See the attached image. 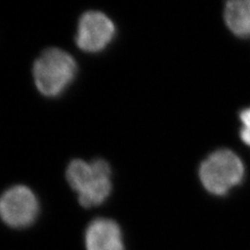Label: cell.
Segmentation results:
<instances>
[{
	"label": "cell",
	"instance_id": "cell-1",
	"mask_svg": "<svg viewBox=\"0 0 250 250\" xmlns=\"http://www.w3.org/2000/svg\"><path fill=\"white\" fill-rule=\"evenodd\" d=\"M66 177L83 208L103 205L112 192V170L104 159H96L91 163L73 160L67 168Z\"/></svg>",
	"mask_w": 250,
	"mask_h": 250
},
{
	"label": "cell",
	"instance_id": "cell-2",
	"mask_svg": "<svg viewBox=\"0 0 250 250\" xmlns=\"http://www.w3.org/2000/svg\"><path fill=\"white\" fill-rule=\"evenodd\" d=\"M37 88L46 97H58L75 80L77 64L72 56L60 48L46 49L33 68Z\"/></svg>",
	"mask_w": 250,
	"mask_h": 250
},
{
	"label": "cell",
	"instance_id": "cell-3",
	"mask_svg": "<svg viewBox=\"0 0 250 250\" xmlns=\"http://www.w3.org/2000/svg\"><path fill=\"white\" fill-rule=\"evenodd\" d=\"M245 174L244 164L229 149H218L201 163L199 178L205 189L215 195L224 196L241 184Z\"/></svg>",
	"mask_w": 250,
	"mask_h": 250
},
{
	"label": "cell",
	"instance_id": "cell-4",
	"mask_svg": "<svg viewBox=\"0 0 250 250\" xmlns=\"http://www.w3.org/2000/svg\"><path fill=\"white\" fill-rule=\"evenodd\" d=\"M40 213L36 194L25 186H14L0 196V219L10 228L26 229Z\"/></svg>",
	"mask_w": 250,
	"mask_h": 250
},
{
	"label": "cell",
	"instance_id": "cell-5",
	"mask_svg": "<svg viewBox=\"0 0 250 250\" xmlns=\"http://www.w3.org/2000/svg\"><path fill=\"white\" fill-rule=\"evenodd\" d=\"M115 36L116 26L105 14L89 11L78 21L75 42L83 51L95 53L105 49Z\"/></svg>",
	"mask_w": 250,
	"mask_h": 250
},
{
	"label": "cell",
	"instance_id": "cell-6",
	"mask_svg": "<svg viewBox=\"0 0 250 250\" xmlns=\"http://www.w3.org/2000/svg\"><path fill=\"white\" fill-rule=\"evenodd\" d=\"M84 245L87 250H125L119 224L107 218H97L88 225Z\"/></svg>",
	"mask_w": 250,
	"mask_h": 250
},
{
	"label": "cell",
	"instance_id": "cell-7",
	"mask_svg": "<svg viewBox=\"0 0 250 250\" xmlns=\"http://www.w3.org/2000/svg\"><path fill=\"white\" fill-rule=\"evenodd\" d=\"M224 20L233 35L250 38V0H231L226 2Z\"/></svg>",
	"mask_w": 250,
	"mask_h": 250
},
{
	"label": "cell",
	"instance_id": "cell-8",
	"mask_svg": "<svg viewBox=\"0 0 250 250\" xmlns=\"http://www.w3.org/2000/svg\"><path fill=\"white\" fill-rule=\"evenodd\" d=\"M239 118L242 123L240 137L242 141L250 147V107L244 108L243 111H241Z\"/></svg>",
	"mask_w": 250,
	"mask_h": 250
}]
</instances>
